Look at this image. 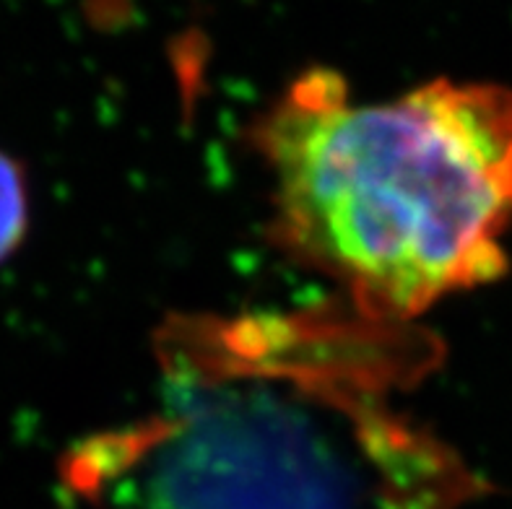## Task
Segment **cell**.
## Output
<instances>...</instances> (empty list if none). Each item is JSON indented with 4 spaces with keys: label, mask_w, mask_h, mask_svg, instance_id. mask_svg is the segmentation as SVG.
<instances>
[{
    "label": "cell",
    "mask_w": 512,
    "mask_h": 509,
    "mask_svg": "<svg viewBox=\"0 0 512 509\" xmlns=\"http://www.w3.org/2000/svg\"><path fill=\"white\" fill-rule=\"evenodd\" d=\"M273 239L359 315L403 325L507 271L512 89L429 81L354 102L344 78L294 81L253 130Z\"/></svg>",
    "instance_id": "1"
},
{
    "label": "cell",
    "mask_w": 512,
    "mask_h": 509,
    "mask_svg": "<svg viewBox=\"0 0 512 509\" xmlns=\"http://www.w3.org/2000/svg\"><path fill=\"white\" fill-rule=\"evenodd\" d=\"M203 328L211 343L201 323L177 330L190 348L169 336L162 408L112 442L146 509H367L375 471L474 489L437 442L390 419L380 398L364 403L372 382L344 400L336 374H305V325L250 317Z\"/></svg>",
    "instance_id": "2"
},
{
    "label": "cell",
    "mask_w": 512,
    "mask_h": 509,
    "mask_svg": "<svg viewBox=\"0 0 512 509\" xmlns=\"http://www.w3.org/2000/svg\"><path fill=\"white\" fill-rule=\"evenodd\" d=\"M29 224V195L24 172L0 151V263L19 250Z\"/></svg>",
    "instance_id": "3"
}]
</instances>
